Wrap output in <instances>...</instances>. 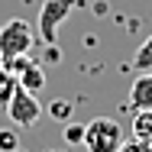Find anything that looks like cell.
Listing matches in <instances>:
<instances>
[{
    "label": "cell",
    "instance_id": "obj_13",
    "mask_svg": "<svg viewBox=\"0 0 152 152\" xmlns=\"http://www.w3.org/2000/svg\"><path fill=\"white\" fill-rule=\"evenodd\" d=\"M45 152H61V149H45Z\"/></svg>",
    "mask_w": 152,
    "mask_h": 152
},
{
    "label": "cell",
    "instance_id": "obj_12",
    "mask_svg": "<svg viewBox=\"0 0 152 152\" xmlns=\"http://www.w3.org/2000/svg\"><path fill=\"white\" fill-rule=\"evenodd\" d=\"M117 152H152V146H149V142H142V139H126Z\"/></svg>",
    "mask_w": 152,
    "mask_h": 152
},
{
    "label": "cell",
    "instance_id": "obj_1",
    "mask_svg": "<svg viewBox=\"0 0 152 152\" xmlns=\"http://www.w3.org/2000/svg\"><path fill=\"white\" fill-rule=\"evenodd\" d=\"M126 142V133L113 117H94L84 126V149L88 152H117Z\"/></svg>",
    "mask_w": 152,
    "mask_h": 152
},
{
    "label": "cell",
    "instance_id": "obj_8",
    "mask_svg": "<svg viewBox=\"0 0 152 152\" xmlns=\"http://www.w3.org/2000/svg\"><path fill=\"white\" fill-rule=\"evenodd\" d=\"M20 88V81H16V75L10 71V68H0V107H7V100L13 97V91Z\"/></svg>",
    "mask_w": 152,
    "mask_h": 152
},
{
    "label": "cell",
    "instance_id": "obj_5",
    "mask_svg": "<svg viewBox=\"0 0 152 152\" xmlns=\"http://www.w3.org/2000/svg\"><path fill=\"white\" fill-rule=\"evenodd\" d=\"M129 107L133 110H152V71H142L129 88Z\"/></svg>",
    "mask_w": 152,
    "mask_h": 152
},
{
    "label": "cell",
    "instance_id": "obj_4",
    "mask_svg": "<svg viewBox=\"0 0 152 152\" xmlns=\"http://www.w3.org/2000/svg\"><path fill=\"white\" fill-rule=\"evenodd\" d=\"M3 110H7V117H10V123H13V126L32 129L36 123L42 120V110H45V107L36 100V94H29L26 88H16V91H13V97L7 100V107H3Z\"/></svg>",
    "mask_w": 152,
    "mask_h": 152
},
{
    "label": "cell",
    "instance_id": "obj_11",
    "mask_svg": "<svg viewBox=\"0 0 152 152\" xmlns=\"http://www.w3.org/2000/svg\"><path fill=\"white\" fill-rule=\"evenodd\" d=\"M20 142H16V133L13 129H0V152H16Z\"/></svg>",
    "mask_w": 152,
    "mask_h": 152
},
{
    "label": "cell",
    "instance_id": "obj_3",
    "mask_svg": "<svg viewBox=\"0 0 152 152\" xmlns=\"http://www.w3.org/2000/svg\"><path fill=\"white\" fill-rule=\"evenodd\" d=\"M71 10H78V0H45L39 7V23H36V32L45 45H55L58 39V26L71 16Z\"/></svg>",
    "mask_w": 152,
    "mask_h": 152
},
{
    "label": "cell",
    "instance_id": "obj_6",
    "mask_svg": "<svg viewBox=\"0 0 152 152\" xmlns=\"http://www.w3.org/2000/svg\"><path fill=\"white\" fill-rule=\"evenodd\" d=\"M133 139H142L152 146V110H136L133 117Z\"/></svg>",
    "mask_w": 152,
    "mask_h": 152
},
{
    "label": "cell",
    "instance_id": "obj_7",
    "mask_svg": "<svg viewBox=\"0 0 152 152\" xmlns=\"http://www.w3.org/2000/svg\"><path fill=\"white\" fill-rule=\"evenodd\" d=\"M129 68L139 71V75H142V71H152V36L136 49V55H133V61H129Z\"/></svg>",
    "mask_w": 152,
    "mask_h": 152
},
{
    "label": "cell",
    "instance_id": "obj_9",
    "mask_svg": "<svg viewBox=\"0 0 152 152\" xmlns=\"http://www.w3.org/2000/svg\"><path fill=\"white\" fill-rule=\"evenodd\" d=\"M49 117H55V120H61V123H68L71 120V104H68V100H52V104H49Z\"/></svg>",
    "mask_w": 152,
    "mask_h": 152
},
{
    "label": "cell",
    "instance_id": "obj_10",
    "mask_svg": "<svg viewBox=\"0 0 152 152\" xmlns=\"http://www.w3.org/2000/svg\"><path fill=\"white\" fill-rule=\"evenodd\" d=\"M61 136H65V142H71V146H75V142H84V126H81V123H65V133H61Z\"/></svg>",
    "mask_w": 152,
    "mask_h": 152
},
{
    "label": "cell",
    "instance_id": "obj_2",
    "mask_svg": "<svg viewBox=\"0 0 152 152\" xmlns=\"http://www.w3.org/2000/svg\"><path fill=\"white\" fill-rule=\"evenodd\" d=\"M36 42V29H32L26 20H7L0 26V55H3V65L13 58H26V52Z\"/></svg>",
    "mask_w": 152,
    "mask_h": 152
},
{
    "label": "cell",
    "instance_id": "obj_14",
    "mask_svg": "<svg viewBox=\"0 0 152 152\" xmlns=\"http://www.w3.org/2000/svg\"><path fill=\"white\" fill-rule=\"evenodd\" d=\"M0 68H3V55H0Z\"/></svg>",
    "mask_w": 152,
    "mask_h": 152
}]
</instances>
